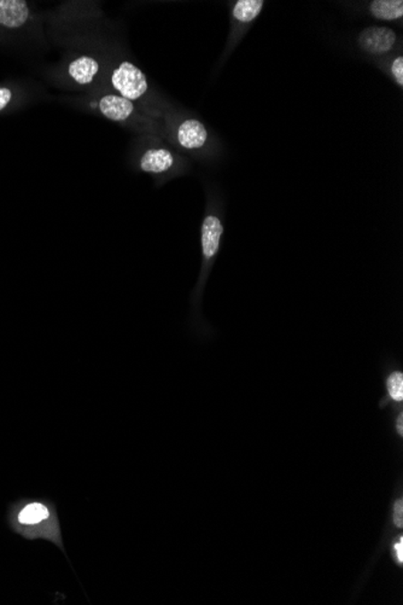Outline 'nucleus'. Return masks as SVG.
I'll list each match as a JSON object with an SVG mask.
<instances>
[{"instance_id": "obj_1", "label": "nucleus", "mask_w": 403, "mask_h": 605, "mask_svg": "<svg viewBox=\"0 0 403 605\" xmlns=\"http://www.w3.org/2000/svg\"><path fill=\"white\" fill-rule=\"evenodd\" d=\"M6 520L12 532L20 534L25 539L50 540L66 553L56 508L50 500H17L9 506Z\"/></svg>"}, {"instance_id": "obj_2", "label": "nucleus", "mask_w": 403, "mask_h": 605, "mask_svg": "<svg viewBox=\"0 0 403 605\" xmlns=\"http://www.w3.org/2000/svg\"><path fill=\"white\" fill-rule=\"evenodd\" d=\"M97 109L104 117L114 123L141 128L143 131L156 132V127L151 121L141 115L133 102L117 93H107L98 98Z\"/></svg>"}, {"instance_id": "obj_3", "label": "nucleus", "mask_w": 403, "mask_h": 605, "mask_svg": "<svg viewBox=\"0 0 403 605\" xmlns=\"http://www.w3.org/2000/svg\"><path fill=\"white\" fill-rule=\"evenodd\" d=\"M110 84L118 96L134 104L144 102L150 93L147 76L130 60H124L111 70Z\"/></svg>"}, {"instance_id": "obj_4", "label": "nucleus", "mask_w": 403, "mask_h": 605, "mask_svg": "<svg viewBox=\"0 0 403 605\" xmlns=\"http://www.w3.org/2000/svg\"><path fill=\"white\" fill-rule=\"evenodd\" d=\"M358 43L365 52L374 56H384L394 50L398 36L391 27H367L359 36Z\"/></svg>"}, {"instance_id": "obj_5", "label": "nucleus", "mask_w": 403, "mask_h": 605, "mask_svg": "<svg viewBox=\"0 0 403 605\" xmlns=\"http://www.w3.org/2000/svg\"><path fill=\"white\" fill-rule=\"evenodd\" d=\"M223 235L222 218L215 213L210 212L203 219L201 225V246L203 256L202 273L214 262L218 255L220 243Z\"/></svg>"}, {"instance_id": "obj_6", "label": "nucleus", "mask_w": 403, "mask_h": 605, "mask_svg": "<svg viewBox=\"0 0 403 605\" xmlns=\"http://www.w3.org/2000/svg\"><path fill=\"white\" fill-rule=\"evenodd\" d=\"M173 141L182 150L195 151L205 148L209 141L208 130L205 124L197 119L179 121L172 131Z\"/></svg>"}, {"instance_id": "obj_7", "label": "nucleus", "mask_w": 403, "mask_h": 605, "mask_svg": "<svg viewBox=\"0 0 403 605\" xmlns=\"http://www.w3.org/2000/svg\"><path fill=\"white\" fill-rule=\"evenodd\" d=\"M177 165V157L165 148H151L139 158V170L144 173L162 177Z\"/></svg>"}, {"instance_id": "obj_8", "label": "nucleus", "mask_w": 403, "mask_h": 605, "mask_svg": "<svg viewBox=\"0 0 403 605\" xmlns=\"http://www.w3.org/2000/svg\"><path fill=\"white\" fill-rule=\"evenodd\" d=\"M32 20V10L25 0H0V28L17 30Z\"/></svg>"}, {"instance_id": "obj_9", "label": "nucleus", "mask_w": 403, "mask_h": 605, "mask_svg": "<svg viewBox=\"0 0 403 605\" xmlns=\"http://www.w3.org/2000/svg\"><path fill=\"white\" fill-rule=\"evenodd\" d=\"M100 72V60L90 55L77 57L69 63L67 69L68 76L80 86L91 85Z\"/></svg>"}, {"instance_id": "obj_10", "label": "nucleus", "mask_w": 403, "mask_h": 605, "mask_svg": "<svg viewBox=\"0 0 403 605\" xmlns=\"http://www.w3.org/2000/svg\"><path fill=\"white\" fill-rule=\"evenodd\" d=\"M368 8L371 15L381 21H398L403 18L402 0H375Z\"/></svg>"}, {"instance_id": "obj_11", "label": "nucleus", "mask_w": 403, "mask_h": 605, "mask_svg": "<svg viewBox=\"0 0 403 605\" xmlns=\"http://www.w3.org/2000/svg\"><path fill=\"white\" fill-rule=\"evenodd\" d=\"M263 6L262 0H238L233 4L232 19L238 23H252L259 18Z\"/></svg>"}, {"instance_id": "obj_12", "label": "nucleus", "mask_w": 403, "mask_h": 605, "mask_svg": "<svg viewBox=\"0 0 403 605\" xmlns=\"http://www.w3.org/2000/svg\"><path fill=\"white\" fill-rule=\"evenodd\" d=\"M21 101V93L12 86L0 85V113L9 110L13 104Z\"/></svg>"}, {"instance_id": "obj_13", "label": "nucleus", "mask_w": 403, "mask_h": 605, "mask_svg": "<svg viewBox=\"0 0 403 605\" xmlns=\"http://www.w3.org/2000/svg\"><path fill=\"white\" fill-rule=\"evenodd\" d=\"M389 395L395 401L403 400V375L402 373H394L389 376L387 381Z\"/></svg>"}, {"instance_id": "obj_14", "label": "nucleus", "mask_w": 403, "mask_h": 605, "mask_svg": "<svg viewBox=\"0 0 403 605\" xmlns=\"http://www.w3.org/2000/svg\"><path fill=\"white\" fill-rule=\"evenodd\" d=\"M391 73L392 79L398 84L399 87H403V57L401 55L396 57L391 62Z\"/></svg>"}, {"instance_id": "obj_15", "label": "nucleus", "mask_w": 403, "mask_h": 605, "mask_svg": "<svg viewBox=\"0 0 403 605\" xmlns=\"http://www.w3.org/2000/svg\"><path fill=\"white\" fill-rule=\"evenodd\" d=\"M403 504L402 500H399L398 503L395 504V516H394V520H395V525L399 527L403 526Z\"/></svg>"}, {"instance_id": "obj_16", "label": "nucleus", "mask_w": 403, "mask_h": 605, "mask_svg": "<svg viewBox=\"0 0 403 605\" xmlns=\"http://www.w3.org/2000/svg\"><path fill=\"white\" fill-rule=\"evenodd\" d=\"M396 556L399 563L403 562V537H399V542L395 544Z\"/></svg>"}, {"instance_id": "obj_17", "label": "nucleus", "mask_w": 403, "mask_h": 605, "mask_svg": "<svg viewBox=\"0 0 403 605\" xmlns=\"http://www.w3.org/2000/svg\"><path fill=\"white\" fill-rule=\"evenodd\" d=\"M402 418H403L402 415H399V419H398V431H399V434H402V432H403V424H402L403 419Z\"/></svg>"}]
</instances>
